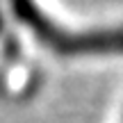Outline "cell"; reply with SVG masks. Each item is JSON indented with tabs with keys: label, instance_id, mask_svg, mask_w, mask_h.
<instances>
[{
	"label": "cell",
	"instance_id": "obj_1",
	"mask_svg": "<svg viewBox=\"0 0 123 123\" xmlns=\"http://www.w3.org/2000/svg\"><path fill=\"white\" fill-rule=\"evenodd\" d=\"M14 12L43 48L57 57H98L123 53V27H96V30H66L41 14L34 5H14Z\"/></svg>",
	"mask_w": 123,
	"mask_h": 123
}]
</instances>
